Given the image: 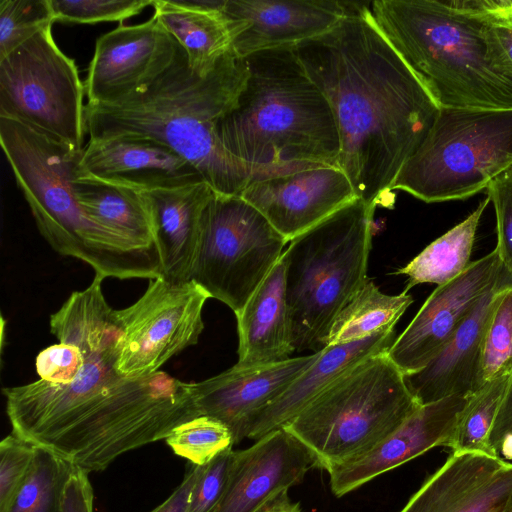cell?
Wrapping results in <instances>:
<instances>
[{
    "instance_id": "e0dca14e",
    "label": "cell",
    "mask_w": 512,
    "mask_h": 512,
    "mask_svg": "<svg viewBox=\"0 0 512 512\" xmlns=\"http://www.w3.org/2000/svg\"><path fill=\"white\" fill-rule=\"evenodd\" d=\"M467 396H451L421 405L395 431L366 454L327 471L336 497L419 457L435 447L450 448Z\"/></svg>"
},
{
    "instance_id": "52a82bcc",
    "label": "cell",
    "mask_w": 512,
    "mask_h": 512,
    "mask_svg": "<svg viewBox=\"0 0 512 512\" xmlns=\"http://www.w3.org/2000/svg\"><path fill=\"white\" fill-rule=\"evenodd\" d=\"M375 208L358 198L289 242L283 256L295 351L322 350L334 319L368 280Z\"/></svg>"
},
{
    "instance_id": "cb8c5ba5",
    "label": "cell",
    "mask_w": 512,
    "mask_h": 512,
    "mask_svg": "<svg viewBox=\"0 0 512 512\" xmlns=\"http://www.w3.org/2000/svg\"><path fill=\"white\" fill-rule=\"evenodd\" d=\"M394 340V328H391L358 341L323 348L309 368L255 415L247 438L257 440L282 428L358 363L387 352Z\"/></svg>"
},
{
    "instance_id": "7bdbcfd3",
    "label": "cell",
    "mask_w": 512,
    "mask_h": 512,
    "mask_svg": "<svg viewBox=\"0 0 512 512\" xmlns=\"http://www.w3.org/2000/svg\"><path fill=\"white\" fill-rule=\"evenodd\" d=\"M509 435H512V373L491 433L495 452L502 439Z\"/></svg>"
},
{
    "instance_id": "f35d334b",
    "label": "cell",
    "mask_w": 512,
    "mask_h": 512,
    "mask_svg": "<svg viewBox=\"0 0 512 512\" xmlns=\"http://www.w3.org/2000/svg\"><path fill=\"white\" fill-rule=\"evenodd\" d=\"M84 362L80 348L71 343L51 345L36 358V370L41 380L54 384L70 383Z\"/></svg>"
},
{
    "instance_id": "9c48e42d",
    "label": "cell",
    "mask_w": 512,
    "mask_h": 512,
    "mask_svg": "<svg viewBox=\"0 0 512 512\" xmlns=\"http://www.w3.org/2000/svg\"><path fill=\"white\" fill-rule=\"evenodd\" d=\"M512 166V109L440 108L427 137L396 177L426 202L469 198Z\"/></svg>"
},
{
    "instance_id": "d6a6232c",
    "label": "cell",
    "mask_w": 512,
    "mask_h": 512,
    "mask_svg": "<svg viewBox=\"0 0 512 512\" xmlns=\"http://www.w3.org/2000/svg\"><path fill=\"white\" fill-rule=\"evenodd\" d=\"M173 452L194 465H204L233 447L229 428L220 420L200 415L177 427L165 439Z\"/></svg>"
},
{
    "instance_id": "7c38bea8",
    "label": "cell",
    "mask_w": 512,
    "mask_h": 512,
    "mask_svg": "<svg viewBox=\"0 0 512 512\" xmlns=\"http://www.w3.org/2000/svg\"><path fill=\"white\" fill-rule=\"evenodd\" d=\"M208 293L194 281L150 279L132 305L116 310L122 328L116 371L141 377L160 371L170 358L195 345L204 329L202 312Z\"/></svg>"
},
{
    "instance_id": "4fadbf2b",
    "label": "cell",
    "mask_w": 512,
    "mask_h": 512,
    "mask_svg": "<svg viewBox=\"0 0 512 512\" xmlns=\"http://www.w3.org/2000/svg\"><path fill=\"white\" fill-rule=\"evenodd\" d=\"M180 45L153 15L120 24L98 38L85 81L88 104L119 101L158 79L176 59Z\"/></svg>"
},
{
    "instance_id": "836d02e7",
    "label": "cell",
    "mask_w": 512,
    "mask_h": 512,
    "mask_svg": "<svg viewBox=\"0 0 512 512\" xmlns=\"http://www.w3.org/2000/svg\"><path fill=\"white\" fill-rule=\"evenodd\" d=\"M55 21L51 0H1L0 60Z\"/></svg>"
},
{
    "instance_id": "8d00e7d4",
    "label": "cell",
    "mask_w": 512,
    "mask_h": 512,
    "mask_svg": "<svg viewBox=\"0 0 512 512\" xmlns=\"http://www.w3.org/2000/svg\"><path fill=\"white\" fill-rule=\"evenodd\" d=\"M486 190L496 216L495 250L512 278V166L491 181Z\"/></svg>"
},
{
    "instance_id": "484cf974",
    "label": "cell",
    "mask_w": 512,
    "mask_h": 512,
    "mask_svg": "<svg viewBox=\"0 0 512 512\" xmlns=\"http://www.w3.org/2000/svg\"><path fill=\"white\" fill-rule=\"evenodd\" d=\"M152 6L153 15L184 50L190 68L201 76L233 50L246 28L243 20L230 18L221 9L195 10L173 0H154Z\"/></svg>"
},
{
    "instance_id": "d6986e66",
    "label": "cell",
    "mask_w": 512,
    "mask_h": 512,
    "mask_svg": "<svg viewBox=\"0 0 512 512\" xmlns=\"http://www.w3.org/2000/svg\"><path fill=\"white\" fill-rule=\"evenodd\" d=\"M512 494V462L451 452L399 512H503Z\"/></svg>"
},
{
    "instance_id": "8fae6325",
    "label": "cell",
    "mask_w": 512,
    "mask_h": 512,
    "mask_svg": "<svg viewBox=\"0 0 512 512\" xmlns=\"http://www.w3.org/2000/svg\"><path fill=\"white\" fill-rule=\"evenodd\" d=\"M51 28L0 60V117L83 149L85 86L75 61L59 49Z\"/></svg>"
},
{
    "instance_id": "ffe728a7",
    "label": "cell",
    "mask_w": 512,
    "mask_h": 512,
    "mask_svg": "<svg viewBox=\"0 0 512 512\" xmlns=\"http://www.w3.org/2000/svg\"><path fill=\"white\" fill-rule=\"evenodd\" d=\"M346 9L347 2L334 0H225L222 11L245 22L233 50L246 58L321 36L339 24Z\"/></svg>"
},
{
    "instance_id": "6da1fadb",
    "label": "cell",
    "mask_w": 512,
    "mask_h": 512,
    "mask_svg": "<svg viewBox=\"0 0 512 512\" xmlns=\"http://www.w3.org/2000/svg\"><path fill=\"white\" fill-rule=\"evenodd\" d=\"M95 274L50 316L59 342L78 346L84 362L68 384L44 380L2 390L12 432L87 471L164 440L194 406L193 383L165 371L124 377L115 369L122 328Z\"/></svg>"
},
{
    "instance_id": "1f68e13d",
    "label": "cell",
    "mask_w": 512,
    "mask_h": 512,
    "mask_svg": "<svg viewBox=\"0 0 512 512\" xmlns=\"http://www.w3.org/2000/svg\"><path fill=\"white\" fill-rule=\"evenodd\" d=\"M512 373V284L504 287L487 322L480 356L478 389Z\"/></svg>"
},
{
    "instance_id": "ac0fdd59",
    "label": "cell",
    "mask_w": 512,
    "mask_h": 512,
    "mask_svg": "<svg viewBox=\"0 0 512 512\" xmlns=\"http://www.w3.org/2000/svg\"><path fill=\"white\" fill-rule=\"evenodd\" d=\"M320 351L265 365L235 364L214 377L193 383L200 414L220 420L229 428L233 444L240 443L247 438L255 415L309 368Z\"/></svg>"
},
{
    "instance_id": "603a6c76",
    "label": "cell",
    "mask_w": 512,
    "mask_h": 512,
    "mask_svg": "<svg viewBox=\"0 0 512 512\" xmlns=\"http://www.w3.org/2000/svg\"><path fill=\"white\" fill-rule=\"evenodd\" d=\"M206 181L142 190L162 276L172 283L191 281L203 212L214 194Z\"/></svg>"
},
{
    "instance_id": "e575fe53",
    "label": "cell",
    "mask_w": 512,
    "mask_h": 512,
    "mask_svg": "<svg viewBox=\"0 0 512 512\" xmlns=\"http://www.w3.org/2000/svg\"><path fill=\"white\" fill-rule=\"evenodd\" d=\"M154 0H51L56 21L94 24L118 21L139 14Z\"/></svg>"
},
{
    "instance_id": "f6af8a7d",
    "label": "cell",
    "mask_w": 512,
    "mask_h": 512,
    "mask_svg": "<svg viewBox=\"0 0 512 512\" xmlns=\"http://www.w3.org/2000/svg\"><path fill=\"white\" fill-rule=\"evenodd\" d=\"M503 512H512V494Z\"/></svg>"
},
{
    "instance_id": "ee69618b",
    "label": "cell",
    "mask_w": 512,
    "mask_h": 512,
    "mask_svg": "<svg viewBox=\"0 0 512 512\" xmlns=\"http://www.w3.org/2000/svg\"><path fill=\"white\" fill-rule=\"evenodd\" d=\"M264 512H301L299 503L292 502L287 493L280 496Z\"/></svg>"
},
{
    "instance_id": "4316f807",
    "label": "cell",
    "mask_w": 512,
    "mask_h": 512,
    "mask_svg": "<svg viewBox=\"0 0 512 512\" xmlns=\"http://www.w3.org/2000/svg\"><path fill=\"white\" fill-rule=\"evenodd\" d=\"M72 188L82 210L96 223L159 253L142 190L79 170Z\"/></svg>"
},
{
    "instance_id": "d590c367",
    "label": "cell",
    "mask_w": 512,
    "mask_h": 512,
    "mask_svg": "<svg viewBox=\"0 0 512 512\" xmlns=\"http://www.w3.org/2000/svg\"><path fill=\"white\" fill-rule=\"evenodd\" d=\"M37 445L11 432L0 442V512H5L24 483Z\"/></svg>"
},
{
    "instance_id": "7402d4cb",
    "label": "cell",
    "mask_w": 512,
    "mask_h": 512,
    "mask_svg": "<svg viewBox=\"0 0 512 512\" xmlns=\"http://www.w3.org/2000/svg\"><path fill=\"white\" fill-rule=\"evenodd\" d=\"M511 284L504 269L435 357L422 369L405 375L409 390L421 405L478 390L485 328L500 291Z\"/></svg>"
},
{
    "instance_id": "b9f144b4",
    "label": "cell",
    "mask_w": 512,
    "mask_h": 512,
    "mask_svg": "<svg viewBox=\"0 0 512 512\" xmlns=\"http://www.w3.org/2000/svg\"><path fill=\"white\" fill-rule=\"evenodd\" d=\"M487 37L512 73V16L493 20L487 28Z\"/></svg>"
},
{
    "instance_id": "2e32d148",
    "label": "cell",
    "mask_w": 512,
    "mask_h": 512,
    "mask_svg": "<svg viewBox=\"0 0 512 512\" xmlns=\"http://www.w3.org/2000/svg\"><path fill=\"white\" fill-rule=\"evenodd\" d=\"M317 468L308 448L285 427L233 450L226 487L214 512H259Z\"/></svg>"
},
{
    "instance_id": "bcb514c9",
    "label": "cell",
    "mask_w": 512,
    "mask_h": 512,
    "mask_svg": "<svg viewBox=\"0 0 512 512\" xmlns=\"http://www.w3.org/2000/svg\"><path fill=\"white\" fill-rule=\"evenodd\" d=\"M274 502H275V501H274ZM270 505H271V504H270ZM270 505H269V506H270ZM269 506H267L266 508H264V509L260 510L259 512H264V511H265Z\"/></svg>"
},
{
    "instance_id": "74e56055",
    "label": "cell",
    "mask_w": 512,
    "mask_h": 512,
    "mask_svg": "<svg viewBox=\"0 0 512 512\" xmlns=\"http://www.w3.org/2000/svg\"><path fill=\"white\" fill-rule=\"evenodd\" d=\"M232 448H227L202 465L191 492L188 512H214L226 487Z\"/></svg>"
},
{
    "instance_id": "f1b7e54d",
    "label": "cell",
    "mask_w": 512,
    "mask_h": 512,
    "mask_svg": "<svg viewBox=\"0 0 512 512\" xmlns=\"http://www.w3.org/2000/svg\"><path fill=\"white\" fill-rule=\"evenodd\" d=\"M413 297L382 293L371 279L352 297L331 324L323 347L361 340L394 328Z\"/></svg>"
},
{
    "instance_id": "ba28073f",
    "label": "cell",
    "mask_w": 512,
    "mask_h": 512,
    "mask_svg": "<svg viewBox=\"0 0 512 512\" xmlns=\"http://www.w3.org/2000/svg\"><path fill=\"white\" fill-rule=\"evenodd\" d=\"M420 406L383 352L347 371L283 427L328 471L372 450Z\"/></svg>"
},
{
    "instance_id": "ab89813d",
    "label": "cell",
    "mask_w": 512,
    "mask_h": 512,
    "mask_svg": "<svg viewBox=\"0 0 512 512\" xmlns=\"http://www.w3.org/2000/svg\"><path fill=\"white\" fill-rule=\"evenodd\" d=\"M93 504L88 473L74 466L64 486L61 512H93Z\"/></svg>"
},
{
    "instance_id": "5bb4252c",
    "label": "cell",
    "mask_w": 512,
    "mask_h": 512,
    "mask_svg": "<svg viewBox=\"0 0 512 512\" xmlns=\"http://www.w3.org/2000/svg\"><path fill=\"white\" fill-rule=\"evenodd\" d=\"M503 270L494 249L471 262L457 278L436 287L387 351L404 375L417 372L435 357Z\"/></svg>"
},
{
    "instance_id": "30bf717a",
    "label": "cell",
    "mask_w": 512,
    "mask_h": 512,
    "mask_svg": "<svg viewBox=\"0 0 512 512\" xmlns=\"http://www.w3.org/2000/svg\"><path fill=\"white\" fill-rule=\"evenodd\" d=\"M287 243L239 195L214 192L203 212L191 280L237 314L279 261Z\"/></svg>"
},
{
    "instance_id": "5b68a950",
    "label": "cell",
    "mask_w": 512,
    "mask_h": 512,
    "mask_svg": "<svg viewBox=\"0 0 512 512\" xmlns=\"http://www.w3.org/2000/svg\"><path fill=\"white\" fill-rule=\"evenodd\" d=\"M245 61V86L216 125L223 147L257 166L337 167L340 141L334 115L294 48L258 52Z\"/></svg>"
},
{
    "instance_id": "d4e9b609",
    "label": "cell",
    "mask_w": 512,
    "mask_h": 512,
    "mask_svg": "<svg viewBox=\"0 0 512 512\" xmlns=\"http://www.w3.org/2000/svg\"><path fill=\"white\" fill-rule=\"evenodd\" d=\"M286 261L282 254L240 312L237 365L280 362L295 352L286 299Z\"/></svg>"
},
{
    "instance_id": "3957f363",
    "label": "cell",
    "mask_w": 512,
    "mask_h": 512,
    "mask_svg": "<svg viewBox=\"0 0 512 512\" xmlns=\"http://www.w3.org/2000/svg\"><path fill=\"white\" fill-rule=\"evenodd\" d=\"M234 50L206 76L194 72L180 47L153 83L110 104L85 106L90 139L138 135L165 144L193 165L216 193L240 195L251 182L296 170L246 163L221 144L216 125L236 104L248 78Z\"/></svg>"
},
{
    "instance_id": "60d3db41",
    "label": "cell",
    "mask_w": 512,
    "mask_h": 512,
    "mask_svg": "<svg viewBox=\"0 0 512 512\" xmlns=\"http://www.w3.org/2000/svg\"><path fill=\"white\" fill-rule=\"evenodd\" d=\"M202 465H194L172 494L150 512H188L190 496Z\"/></svg>"
},
{
    "instance_id": "9a60e30c",
    "label": "cell",
    "mask_w": 512,
    "mask_h": 512,
    "mask_svg": "<svg viewBox=\"0 0 512 512\" xmlns=\"http://www.w3.org/2000/svg\"><path fill=\"white\" fill-rule=\"evenodd\" d=\"M257 209L288 243L358 199L338 167L318 165L258 179L239 195Z\"/></svg>"
},
{
    "instance_id": "4dcf8cb0",
    "label": "cell",
    "mask_w": 512,
    "mask_h": 512,
    "mask_svg": "<svg viewBox=\"0 0 512 512\" xmlns=\"http://www.w3.org/2000/svg\"><path fill=\"white\" fill-rule=\"evenodd\" d=\"M74 465L38 446L30 471L5 512H61L65 483Z\"/></svg>"
},
{
    "instance_id": "f546056e",
    "label": "cell",
    "mask_w": 512,
    "mask_h": 512,
    "mask_svg": "<svg viewBox=\"0 0 512 512\" xmlns=\"http://www.w3.org/2000/svg\"><path fill=\"white\" fill-rule=\"evenodd\" d=\"M510 375L498 377L468 395L454 429L451 452H476L498 457L491 443V433Z\"/></svg>"
},
{
    "instance_id": "7a4b0ae2",
    "label": "cell",
    "mask_w": 512,
    "mask_h": 512,
    "mask_svg": "<svg viewBox=\"0 0 512 512\" xmlns=\"http://www.w3.org/2000/svg\"><path fill=\"white\" fill-rule=\"evenodd\" d=\"M305 71L326 97L337 125V167L357 197L377 206L416 153L440 106L376 27L369 3L347 2L330 31L296 45Z\"/></svg>"
},
{
    "instance_id": "44dd1931",
    "label": "cell",
    "mask_w": 512,
    "mask_h": 512,
    "mask_svg": "<svg viewBox=\"0 0 512 512\" xmlns=\"http://www.w3.org/2000/svg\"><path fill=\"white\" fill-rule=\"evenodd\" d=\"M79 171L141 190L205 181L193 165L170 147L138 135L89 139Z\"/></svg>"
},
{
    "instance_id": "277c9868",
    "label": "cell",
    "mask_w": 512,
    "mask_h": 512,
    "mask_svg": "<svg viewBox=\"0 0 512 512\" xmlns=\"http://www.w3.org/2000/svg\"><path fill=\"white\" fill-rule=\"evenodd\" d=\"M508 0H377L372 19L440 108L512 109V73L487 37Z\"/></svg>"
},
{
    "instance_id": "83f0119b",
    "label": "cell",
    "mask_w": 512,
    "mask_h": 512,
    "mask_svg": "<svg viewBox=\"0 0 512 512\" xmlns=\"http://www.w3.org/2000/svg\"><path fill=\"white\" fill-rule=\"evenodd\" d=\"M489 202L486 197L465 220L434 240L397 271V274L407 276L405 292L423 283L443 285L469 267L476 231Z\"/></svg>"
},
{
    "instance_id": "8992f818",
    "label": "cell",
    "mask_w": 512,
    "mask_h": 512,
    "mask_svg": "<svg viewBox=\"0 0 512 512\" xmlns=\"http://www.w3.org/2000/svg\"><path fill=\"white\" fill-rule=\"evenodd\" d=\"M0 143L39 232L57 253L89 264L104 279L162 276L157 251L101 226L78 204L72 182L84 148L3 117Z\"/></svg>"
}]
</instances>
